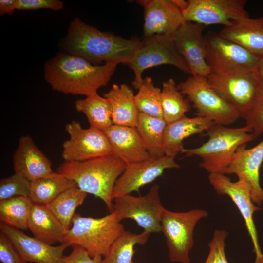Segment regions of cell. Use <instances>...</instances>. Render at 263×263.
<instances>
[{"mask_svg": "<svg viewBox=\"0 0 263 263\" xmlns=\"http://www.w3.org/2000/svg\"><path fill=\"white\" fill-rule=\"evenodd\" d=\"M136 38L126 39L102 32L78 18L71 23L64 48L69 54L81 57L94 65L111 63L127 64L141 45Z\"/></svg>", "mask_w": 263, "mask_h": 263, "instance_id": "cell-1", "label": "cell"}, {"mask_svg": "<svg viewBox=\"0 0 263 263\" xmlns=\"http://www.w3.org/2000/svg\"><path fill=\"white\" fill-rule=\"evenodd\" d=\"M116 66L111 63L94 65L79 56L62 53L45 64L44 77L54 91L87 97L108 84Z\"/></svg>", "mask_w": 263, "mask_h": 263, "instance_id": "cell-2", "label": "cell"}, {"mask_svg": "<svg viewBox=\"0 0 263 263\" xmlns=\"http://www.w3.org/2000/svg\"><path fill=\"white\" fill-rule=\"evenodd\" d=\"M126 166L122 160L110 155L84 161H64L57 172L75 181L81 190L101 199L111 213L113 188Z\"/></svg>", "mask_w": 263, "mask_h": 263, "instance_id": "cell-3", "label": "cell"}, {"mask_svg": "<svg viewBox=\"0 0 263 263\" xmlns=\"http://www.w3.org/2000/svg\"><path fill=\"white\" fill-rule=\"evenodd\" d=\"M203 135L208 137L207 142L197 148L184 149L182 153L186 157H199L200 167L209 173L225 174L238 149L254 139L246 126L229 128L215 124Z\"/></svg>", "mask_w": 263, "mask_h": 263, "instance_id": "cell-4", "label": "cell"}, {"mask_svg": "<svg viewBox=\"0 0 263 263\" xmlns=\"http://www.w3.org/2000/svg\"><path fill=\"white\" fill-rule=\"evenodd\" d=\"M125 231L114 211L100 218L75 213L64 243L85 249L92 258L104 257L116 239Z\"/></svg>", "mask_w": 263, "mask_h": 263, "instance_id": "cell-5", "label": "cell"}, {"mask_svg": "<svg viewBox=\"0 0 263 263\" xmlns=\"http://www.w3.org/2000/svg\"><path fill=\"white\" fill-rule=\"evenodd\" d=\"M207 78L210 86L245 120L262 88L256 71L211 70Z\"/></svg>", "mask_w": 263, "mask_h": 263, "instance_id": "cell-6", "label": "cell"}, {"mask_svg": "<svg viewBox=\"0 0 263 263\" xmlns=\"http://www.w3.org/2000/svg\"><path fill=\"white\" fill-rule=\"evenodd\" d=\"M177 86L192 104L197 116L225 126L235 123L240 117L235 108L210 86L207 77L192 75Z\"/></svg>", "mask_w": 263, "mask_h": 263, "instance_id": "cell-7", "label": "cell"}, {"mask_svg": "<svg viewBox=\"0 0 263 263\" xmlns=\"http://www.w3.org/2000/svg\"><path fill=\"white\" fill-rule=\"evenodd\" d=\"M207 216V211L199 209L182 212L164 210L161 218V232L165 237L171 262L190 263L189 253L194 244V228L201 219Z\"/></svg>", "mask_w": 263, "mask_h": 263, "instance_id": "cell-8", "label": "cell"}, {"mask_svg": "<svg viewBox=\"0 0 263 263\" xmlns=\"http://www.w3.org/2000/svg\"><path fill=\"white\" fill-rule=\"evenodd\" d=\"M140 48L127 64L134 73L132 85L138 89L147 69L162 65L174 66L184 73L190 74L185 61L177 51L173 37L155 35L143 37Z\"/></svg>", "mask_w": 263, "mask_h": 263, "instance_id": "cell-9", "label": "cell"}, {"mask_svg": "<svg viewBox=\"0 0 263 263\" xmlns=\"http://www.w3.org/2000/svg\"><path fill=\"white\" fill-rule=\"evenodd\" d=\"M165 209L160 199L159 186L156 184L144 196L128 194L113 200V211L120 222L125 219H132L144 231L150 233L161 232V218Z\"/></svg>", "mask_w": 263, "mask_h": 263, "instance_id": "cell-10", "label": "cell"}, {"mask_svg": "<svg viewBox=\"0 0 263 263\" xmlns=\"http://www.w3.org/2000/svg\"><path fill=\"white\" fill-rule=\"evenodd\" d=\"M69 139L62 144L64 161L79 162L113 155L110 142L103 131L90 127L83 128L73 120L65 126Z\"/></svg>", "mask_w": 263, "mask_h": 263, "instance_id": "cell-11", "label": "cell"}, {"mask_svg": "<svg viewBox=\"0 0 263 263\" xmlns=\"http://www.w3.org/2000/svg\"><path fill=\"white\" fill-rule=\"evenodd\" d=\"M208 178L217 193L227 195L236 205L252 243L253 251L255 254L254 263H263V254L253 218L254 212L262 208L253 203L248 185L242 180L232 182L229 177L222 173H209Z\"/></svg>", "mask_w": 263, "mask_h": 263, "instance_id": "cell-12", "label": "cell"}, {"mask_svg": "<svg viewBox=\"0 0 263 263\" xmlns=\"http://www.w3.org/2000/svg\"><path fill=\"white\" fill-rule=\"evenodd\" d=\"M205 38V58L211 70L256 71L260 58L243 47L213 31Z\"/></svg>", "mask_w": 263, "mask_h": 263, "instance_id": "cell-13", "label": "cell"}, {"mask_svg": "<svg viewBox=\"0 0 263 263\" xmlns=\"http://www.w3.org/2000/svg\"><path fill=\"white\" fill-rule=\"evenodd\" d=\"M182 11L185 21L205 26L221 24L230 25L233 21L248 16L244 0H188Z\"/></svg>", "mask_w": 263, "mask_h": 263, "instance_id": "cell-14", "label": "cell"}, {"mask_svg": "<svg viewBox=\"0 0 263 263\" xmlns=\"http://www.w3.org/2000/svg\"><path fill=\"white\" fill-rule=\"evenodd\" d=\"M175 156H165L158 159H149L127 165L126 168L116 180L112 198L139 192L144 186L152 183L162 175L168 169L179 168Z\"/></svg>", "mask_w": 263, "mask_h": 263, "instance_id": "cell-15", "label": "cell"}, {"mask_svg": "<svg viewBox=\"0 0 263 263\" xmlns=\"http://www.w3.org/2000/svg\"><path fill=\"white\" fill-rule=\"evenodd\" d=\"M206 26L185 21L173 36L176 49L183 58L192 76L207 77L211 68L206 60Z\"/></svg>", "mask_w": 263, "mask_h": 263, "instance_id": "cell-16", "label": "cell"}, {"mask_svg": "<svg viewBox=\"0 0 263 263\" xmlns=\"http://www.w3.org/2000/svg\"><path fill=\"white\" fill-rule=\"evenodd\" d=\"M137 2L144 8L143 37H173L185 22L182 10L173 0H140Z\"/></svg>", "mask_w": 263, "mask_h": 263, "instance_id": "cell-17", "label": "cell"}, {"mask_svg": "<svg viewBox=\"0 0 263 263\" xmlns=\"http://www.w3.org/2000/svg\"><path fill=\"white\" fill-rule=\"evenodd\" d=\"M263 161V139L254 147H240L234 154L225 174H235L238 180L246 183L255 204L263 203V190L260 184V170Z\"/></svg>", "mask_w": 263, "mask_h": 263, "instance_id": "cell-18", "label": "cell"}, {"mask_svg": "<svg viewBox=\"0 0 263 263\" xmlns=\"http://www.w3.org/2000/svg\"><path fill=\"white\" fill-rule=\"evenodd\" d=\"M0 231L12 242L22 259L34 263H60L63 253L70 246L66 244L54 246L28 236L22 230L3 223L0 224Z\"/></svg>", "mask_w": 263, "mask_h": 263, "instance_id": "cell-19", "label": "cell"}, {"mask_svg": "<svg viewBox=\"0 0 263 263\" xmlns=\"http://www.w3.org/2000/svg\"><path fill=\"white\" fill-rule=\"evenodd\" d=\"M15 173L30 181L48 176L54 171L51 161L36 145L29 135L21 136L13 155Z\"/></svg>", "mask_w": 263, "mask_h": 263, "instance_id": "cell-20", "label": "cell"}, {"mask_svg": "<svg viewBox=\"0 0 263 263\" xmlns=\"http://www.w3.org/2000/svg\"><path fill=\"white\" fill-rule=\"evenodd\" d=\"M103 132L113 155L127 165L151 158L135 127L113 124Z\"/></svg>", "mask_w": 263, "mask_h": 263, "instance_id": "cell-21", "label": "cell"}, {"mask_svg": "<svg viewBox=\"0 0 263 263\" xmlns=\"http://www.w3.org/2000/svg\"><path fill=\"white\" fill-rule=\"evenodd\" d=\"M219 34L260 59L263 57V17L241 18L224 27Z\"/></svg>", "mask_w": 263, "mask_h": 263, "instance_id": "cell-22", "label": "cell"}, {"mask_svg": "<svg viewBox=\"0 0 263 263\" xmlns=\"http://www.w3.org/2000/svg\"><path fill=\"white\" fill-rule=\"evenodd\" d=\"M215 123L204 117L193 118L186 116L166 125L164 140V151L166 156H175L185 149L183 141L197 134H203Z\"/></svg>", "mask_w": 263, "mask_h": 263, "instance_id": "cell-23", "label": "cell"}, {"mask_svg": "<svg viewBox=\"0 0 263 263\" xmlns=\"http://www.w3.org/2000/svg\"><path fill=\"white\" fill-rule=\"evenodd\" d=\"M28 229L36 238L50 245L64 243L67 230L45 205L33 204Z\"/></svg>", "mask_w": 263, "mask_h": 263, "instance_id": "cell-24", "label": "cell"}, {"mask_svg": "<svg viewBox=\"0 0 263 263\" xmlns=\"http://www.w3.org/2000/svg\"><path fill=\"white\" fill-rule=\"evenodd\" d=\"M133 90L126 84H113L104 94L110 104L113 124L135 127L139 112L136 106Z\"/></svg>", "mask_w": 263, "mask_h": 263, "instance_id": "cell-25", "label": "cell"}, {"mask_svg": "<svg viewBox=\"0 0 263 263\" xmlns=\"http://www.w3.org/2000/svg\"><path fill=\"white\" fill-rule=\"evenodd\" d=\"M77 188L75 181L57 172L31 181L29 197L34 204L46 205L65 191Z\"/></svg>", "mask_w": 263, "mask_h": 263, "instance_id": "cell-26", "label": "cell"}, {"mask_svg": "<svg viewBox=\"0 0 263 263\" xmlns=\"http://www.w3.org/2000/svg\"><path fill=\"white\" fill-rule=\"evenodd\" d=\"M166 125L162 118L139 113L135 128L152 158L158 159L165 156L164 140Z\"/></svg>", "mask_w": 263, "mask_h": 263, "instance_id": "cell-27", "label": "cell"}, {"mask_svg": "<svg viewBox=\"0 0 263 263\" xmlns=\"http://www.w3.org/2000/svg\"><path fill=\"white\" fill-rule=\"evenodd\" d=\"M75 105L77 112L86 115L90 127L104 131L113 124L110 102L98 94L78 99Z\"/></svg>", "mask_w": 263, "mask_h": 263, "instance_id": "cell-28", "label": "cell"}, {"mask_svg": "<svg viewBox=\"0 0 263 263\" xmlns=\"http://www.w3.org/2000/svg\"><path fill=\"white\" fill-rule=\"evenodd\" d=\"M161 104L162 117L167 124L185 117L191 109L190 101L184 97L172 78L162 84Z\"/></svg>", "mask_w": 263, "mask_h": 263, "instance_id": "cell-29", "label": "cell"}, {"mask_svg": "<svg viewBox=\"0 0 263 263\" xmlns=\"http://www.w3.org/2000/svg\"><path fill=\"white\" fill-rule=\"evenodd\" d=\"M150 234L144 231L136 234L125 230L113 242L100 263H132L134 246L145 244Z\"/></svg>", "mask_w": 263, "mask_h": 263, "instance_id": "cell-30", "label": "cell"}, {"mask_svg": "<svg viewBox=\"0 0 263 263\" xmlns=\"http://www.w3.org/2000/svg\"><path fill=\"white\" fill-rule=\"evenodd\" d=\"M87 194L78 188H71L45 206L68 231L76 209L83 203Z\"/></svg>", "mask_w": 263, "mask_h": 263, "instance_id": "cell-31", "label": "cell"}, {"mask_svg": "<svg viewBox=\"0 0 263 263\" xmlns=\"http://www.w3.org/2000/svg\"><path fill=\"white\" fill-rule=\"evenodd\" d=\"M33 202L29 197H16L0 201V220L11 227L25 230Z\"/></svg>", "mask_w": 263, "mask_h": 263, "instance_id": "cell-32", "label": "cell"}, {"mask_svg": "<svg viewBox=\"0 0 263 263\" xmlns=\"http://www.w3.org/2000/svg\"><path fill=\"white\" fill-rule=\"evenodd\" d=\"M134 101L138 112L151 116L162 118L161 104V90L155 86L152 78L143 79Z\"/></svg>", "mask_w": 263, "mask_h": 263, "instance_id": "cell-33", "label": "cell"}, {"mask_svg": "<svg viewBox=\"0 0 263 263\" xmlns=\"http://www.w3.org/2000/svg\"><path fill=\"white\" fill-rule=\"evenodd\" d=\"M31 181L15 173L0 181V201L16 197H29Z\"/></svg>", "mask_w": 263, "mask_h": 263, "instance_id": "cell-34", "label": "cell"}, {"mask_svg": "<svg viewBox=\"0 0 263 263\" xmlns=\"http://www.w3.org/2000/svg\"><path fill=\"white\" fill-rule=\"evenodd\" d=\"M228 232L225 230L214 231L211 240L208 244L209 252L204 263H229L225 252V239Z\"/></svg>", "mask_w": 263, "mask_h": 263, "instance_id": "cell-35", "label": "cell"}, {"mask_svg": "<svg viewBox=\"0 0 263 263\" xmlns=\"http://www.w3.org/2000/svg\"><path fill=\"white\" fill-rule=\"evenodd\" d=\"M245 121V126L251 129L254 139L263 133V87Z\"/></svg>", "mask_w": 263, "mask_h": 263, "instance_id": "cell-36", "label": "cell"}, {"mask_svg": "<svg viewBox=\"0 0 263 263\" xmlns=\"http://www.w3.org/2000/svg\"><path fill=\"white\" fill-rule=\"evenodd\" d=\"M0 261L1 263H28L22 259L10 240L1 231Z\"/></svg>", "mask_w": 263, "mask_h": 263, "instance_id": "cell-37", "label": "cell"}, {"mask_svg": "<svg viewBox=\"0 0 263 263\" xmlns=\"http://www.w3.org/2000/svg\"><path fill=\"white\" fill-rule=\"evenodd\" d=\"M16 9L20 10H34L50 9L59 11L64 7L63 2L59 0H16Z\"/></svg>", "mask_w": 263, "mask_h": 263, "instance_id": "cell-38", "label": "cell"}, {"mask_svg": "<svg viewBox=\"0 0 263 263\" xmlns=\"http://www.w3.org/2000/svg\"><path fill=\"white\" fill-rule=\"evenodd\" d=\"M73 250L67 256H64L60 263H100L101 257H91L83 248L73 246Z\"/></svg>", "mask_w": 263, "mask_h": 263, "instance_id": "cell-39", "label": "cell"}, {"mask_svg": "<svg viewBox=\"0 0 263 263\" xmlns=\"http://www.w3.org/2000/svg\"><path fill=\"white\" fill-rule=\"evenodd\" d=\"M16 0H0V14H12L16 9Z\"/></svg>", "mask_w": 263, "mask_h": 263, "instance_id": "cell-40", "label": "cell"}, {"mask_svg": "<svg viewBox=\"0 0 263 263\" xmlns=\"http://www.w3.org/2000/svg\"><path fill=\"white\" fill-rule=\"evenodd\" d=\"M256 72L260 79L262 87H263V57L259 59L256 68Z\"/></svg>", "mask_w": 263, "mask_h": 263, "instance_id": "cell-41", "label": "cell"}, {"mask_svg": "<svg viewBox=\"0 0 263 263\" xmlns=\"http://www.w3.org/2000/svg\"><path fill=\"white\" fill-rule=\"evenodd\" d=\"M176 5L183 11L186 8L188 1L184 0H173Z\"/></svg>", "mask_w": 263, "mask_h": 263, "instance_id": "cell-42", "label": "cell"}, {"mask_svg": "<svg viewBox=\"0 0 263 263\" xmlns=\"http://www.w3.org/2000/svg\"><path fill=\"white\" fill-rule=\"evenodd\" d=\"M132 263H136V262L133 261Z\"/></svg>", "mask_w": 263, "mask_h": 263, "instance_id": "cell-43", "label": "cell"}]
</instances>
